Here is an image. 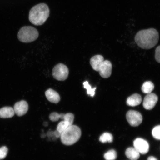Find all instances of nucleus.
Instances as JSON below:
<instances>
[{
    "instance_id": "nucleus-10",
    "label": "nucleus",
    "mask_w": 160,
    "mask_h": 160,
    "mask_svg": "<svg viewBox=\"0 0 160 160\" xmlns=\"http://www.w3.org/2000/svg\"><path fill=\"white\" fill-rule=\"evenodd\" d=\"M28 108V105L27 102L21 101L15 104L13 109L16 114L21 117L27 113Z\"/></svg>"
},
{
    "instance_id": "nucleus-26",
    "label": "nucleus",
    "mask_w": 160,
    "mask_h": 160,
    "mask_svg": "<svg viewBox=\"0 0 160 160\" xmlns=\"http://www.w3.org/2000/svg\"><path fill=\"white\" fill-rule=\"evenodd\" d=\"M54 135L57 138H58L61 137V133H60L59 131H58L57 130H56L55 131L53 132Z\"/></svg>"
},
{
    "instance_id": "nucleus-23",
    "label": "nucleus",
    "mask_w": 160,
    "mask_h": 160,
    "mask_svg": "<svg viewBox=\"0 0 160 160\" xmlns=\"http://www.w3.org/2000/svg\"><path fill=\"white\" fill-rule=\"evenodd\" d=\"M152 134L155 139L160 140V125L154 128L152 131Z\"/></svg>"
},
{
    "instance_id": "nucleus-7",
    "label": "nucleus",
    "mask_w": 160,
    "mask_h": 160,
    "mask_svg": "<svg viewBox=\"0 0 160 160\" xmlns=\"http://www.w3.org/2000/svg\"><path fill=\"white\" fill-rule=\"evenodd\" d=\"M112 66L111 62L104 60L99 67L98 72L100 76L104 78H108L111 76Z\"/></svg>"
},
{
    "instance_id": "nucleus-14",
    "label": "nucleus",
    "mask_w": 160,
    "mask_h": 160,
    "mask_svg": "<svg viewBox=\"0 0 160 160\" xmlns=\"http://www.w3.org/2000/svg\"><path fill=\"white\" fill-rule=\"evenodd\" d=\"M125 155L128 158L131 160H137L140 157L139 152L135 148H128L125 151Z\"/></svg>"
},
{
    "instance_id": "nucleus-1",
    "label": "nucleus",
    "mask_w": 160,
    "mask_h": 160,
    "mask_svg": "<svg viewBox=\"0 0 160 160\" xmlns=\"http://www.w3.org/2000/svg\"><path fill=\"white\" fill-rule=\"evenodd\" d=\"M159 39L158 32L154 28L141 30L138 32L135 38L137 45L144 49L152 48L157 44Z\"/></svg>"
},
{
    "instance_id": "nucleus-19",
    "label": "nucleus",
    "mask_w": 160,
    "mask_h": 160,
    "mask_svg": "<svg viewBox=\"0 0 160 160\" xmlns=\"http://www.w3.org/2000/svg\"><path fill=\"white\" fill-rule=\"evenodd\" d=\"M70 126L71 125H69V124L67 122L63 120V121L60 122L58 124L57 130L60 133H62Z\"/></svg>"
},
{
    "instance_id": "nucleus-21",
    "label": "nucleus",
    "mask_w": 160,
    "mask_h": 160,
    "mask_svg": "<svg viewBox=\"0 0 160 160\" xmlns=\"http://www.w3.org/2000/svg\"><path fill=\"white\" fill-rule=\"evenodd\" d=\"M65 114H59L57 112H53L49 116L50 119L51 121L56 122L60 119H64Z\"/></svg>"
},
{
    "instance_id": "nucleus-27",
    "label": "nucleus",
    "mask_w": 160,
    "mask_h": 160,
    "mask_svg": "<svg viewBox=\"0 0 160 160\" xmlns=\"http://www.w3.org/2000/svg\"><path fill=\"white\" fill-rule=\"evenodd\" d=\"M147 160H157V159L155 157L151 156L148 158Z\"/></svg>"
},
{
    "instance_id": "nucleus-3",
    "label": "nucleus",
    "mask_w": 160,
    "mask_h": 160,
    "mask_svg": "<svg viewBox=\"0 0 160 160\" xmlns=\"http://www.w3.org/2000/svg\"><path fill=\"white\" fill-rule=\"evenodd\" d=\"M81 131L78 126L72 125L69 126L61 133V139L62 142L66 145L74 144L81 138Z\"/></svg>"
},
{
    "instance_id": "nucleus-13",
    "label": "nucleus",
    "mask_w": 160,
    "mask_h": 160,
    "mask_svg": "<svg viewBox=\"0 0 160 160\" xmlns=\"http://www.w3.org/2000/svg\"><path fill=\"white\" fill-rule=\"evenodd\" d=\"M142 101L141 96L138 94L135 93L128 98L127 103L128 106L134 107L140 105Z\"/></svg>"
},
{
    "instance_id": "nucleus-16",
    "label": "nucleus",
    "mask_w": 160,
    "mask_h": 160,
    "mask_svg": "<svg viewBox=\"0 0 160 160\" xmlns=\"http://www.w3.org/2000/svg\"><path fill=\"white\" fill-rule=\"evenodd\" d=\"M155 86L151 81H147L144 83L142 87V91L145 93H151L154 89Z\"/></svg>"
},
{
    "instance_id": "nucleus-22",
    "label": "nucleus",
    "mask_w": 160,
    "mask_h": 160,
    "mask_svg": "<svg viewBox=\"0 0 160 160\" xmlns=\"http://www.w3.org/2000/svg\"><path fill=\"white\" fill-rule=\"evenodd\" d=\"M63 120L67 122L70 125H72L74 120V115L71 113L65 114Z\"/></svg>"
},
{
    "instance_id": "nucleus-15",
    "label": "nucleus",
    "mask_w": 160,
    "mask_h": 160,
    "mask_svg": "<svg viewBox=\"0 0 160 160\" xmlns=\"http://www.w3.org/2000/svg\"><path fill=\"white\" fill-rule=\"evenodd\" d=\"M13 108L10 107H5L0 109V117L7 118L13 117L15 114Z\"/></svg>"
},
{
    "instance_id": "nucleus-25",
    "label": "nucleus",
    "mask_w": 160,
    "mask_h": 160,
    "mask_svg": "<svg viewBox=\"0 0 160 160\" xmlns=\"http://www.w3.org/2000/svg\"><path fill=\"white\" fill-rule=\"evenodd\" d=\"M155 58L158 62L160 63V46H158L155 50Z\"/></svg>"
},
{
    "instance_id": "nucleus-2",
    "label": "nucleus",
    "mask_w": 160,
    "mask_h": 160,
    "mask_svg": "<svg viewBox=\"0 0 160 160\" xmlns=\"http://www.w3.org/2000/svg\"><path fill=\"white\" fill-rule=\"evenodd\" d=\"M50 11L46 4L40 3L32 8L29 12V19L33 24L42 25L48 18Z\"/></svg>"
},
{
    "instance_id": "nucleus-5",
    "label": "nucleus",
    "mask_w": 160,
    "mask_h": 160,
    "mask_svg": "<svg viewBox=\"0 0 160 160\" xmlns=\"http://www.w3.org/2000/svg\"><path fill=\"white\" fill-rule=\"evenodd\" d=\"M69 73V69L67 66L62 63L58 64L52 70L53 78L59 81H64L67 79Z\"/></svg>"
},
{
    "instance_id": "nucleus-18",
    "label": "nucleus",
    "mask_w": 160,
    "mask_h": 160,
    "mask_svg": "<svg viewBox=\"0 0 160 160\" xmlns=\"http://www.w3.org/2000/svg\"><path fill=\"white\" fill-rule=\"evenodd\" d=\"M106 160H115L117 157V154L115 150L112 149L105 153L104 156Z\"/></svg>"
},
{
    "instance_id": "nucleus-6",
    "label": "nucleus",
    "mask_w": 160,
    "mask_h": 160,
    "mask_svg": "<svg viewBox=\"0 0 160 160\" xmlns=\"http://www.w3.org/2000/svg\"><path fill=\"white\" fill-rule=\"evenodd\" d=\"M126 118L129 124L132 127H137L142 122V117L141 113L137 111L130 110L128 112Z\"/></svg>"
},
{
    "instance_id": "nucleus-17",
    "label": "nucleus",
    "mask_w": 160,
    "mask_h": 160,
    "mask_svg": "<svg viewBox=\"0 0 160 160\" xmlns=\"http://www.w3.org/2000/svg\"><path fill=\"white\" fill-rule=\"evenodd\" d=\"M99 141L101 142L105 143L108 142L111 143L113 141V137L111 134L106 132L103 133L99 138Z\"/></svg>"
},
{
    "instance_id": "nucleus-12",
    "label": "nucleus",
    "mask_w": 160,
    "mask_h": 160,
    "mask_svg": "<svg viewBox=\"0 0 160 160\" xmlns=\"http://www.w3.org/2000/svg\"><path fill=\"white\" fill-rule=\"evenodd\" d=\"M104 61V59L102 56L97 55L93 56L90 60V64L95 71L98 72L100 66Z\"/></svg>"
},
{
    "instance_id": "nucleus-20",
    "label": "nucleus",
    "mask_w": 160,
    "mask_h": 160,
    "mask_svg": "<svg viewBox=\"0 0 160 160\" xmlns=\"http://www.w3.org/2000/svg\"><path fill=\"white\" fill-rule=\"evenodd\" d=\"M83 87L87 90V94L89 95L92 97H93L95 94V91L96 88H92L91 86L89 84L88 82L85 81L83 83Z\"/></svg>"
},
{
    "instance_id": "nucleus-4",
    "label": "nucleus",
    "mask_w": 160,
    "mask_h": 160,
    "mask_svg": "<svg viewBox=\"0 0 160 160\" xmlns=\"http://www.w3.org/2000/svg\"><path fill=\"white\" fill-rule=\"evenodd\" d=\"M37 29L31 26H25L22 28L18 33V38L24 43H30L35 41L39 37Z\"/></svg>"
},
{
    "instance_id": "nucleus-9",
    "label": "nucleus",
    "mask_w": 160,
    "mask_h": 160,
    "mask_svg": "<svg viewBox=\"0 0 160 160\" xmlns=\"http://www.w3.org/2000/svg\"><path fill=\"white\" fill-rule=\"evenodd\" d=\"M134 147L139 153L145 154L149 151V145L145 140L142 138L136 139L133 142Z\"/></svg>"
},
{
    "instance_id": "nucleus-8",
    "label": "nucleus",
    "mask_w": 160,
    "mask_h": 160,
    "mask_svg": "<svg viewBox=\"0 0 160 160\" xmlns=\"http://www.w3.org/2000/svg\"><path fill=\"white\" fill-rule=\"evenodd\" d=\"M158 101V96L154 93L148 94L145 96L143 101V106L147 110L153 108Z\"/></svg>"
},
{
    "instance_id": "nucleus-11",
    "label": "nucleus",
    "mask_w": 160,
    "mask_h": 160,
    "mask_svg": "<svg viewBox=\"0 0 160 160\" xmlns=\"http://www.w3.org/2000/svg\"><path fill=\"white\" fill-rule=\"evenodd\" d=\"M45 95L47 99L52 103H57L61 99L58 93L52 89H49L46 91Z\"/></svg>"
},
{
    "instance_id": "nucleus-24",
    "label": "nucleus",
    "mask_w": 160,
    "mask_h": 160,
    "mask_svg": "<svg viewBox=\"0 0 160 160\" xmlns=\"http://www.w3.org/2000/svg\"><path fill=\"white\" fill-rule=\"evenodd\" d=\"M8 149L6 147L0 148V159H2L6 157L8 153Z\"/></svg>"
}]
</instances>
